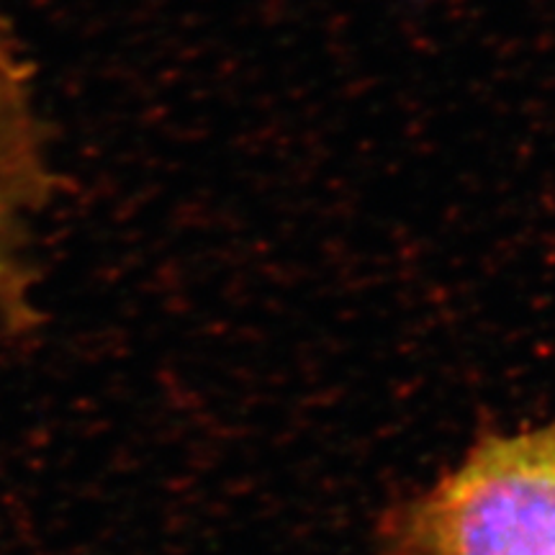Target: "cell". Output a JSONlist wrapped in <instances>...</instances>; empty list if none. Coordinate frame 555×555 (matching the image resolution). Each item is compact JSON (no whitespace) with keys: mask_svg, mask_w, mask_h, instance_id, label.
<instances>
[{"mask_svg":"<svg viewBox=\"0 0 555 555\" xmlns=\"http://www.w3.org/2000/svg\"><path fill=\"white\" fill-rule=\"evenodd\" d=\"M54 191L57 176L34 103L31 65L0 13V330L9 335L41 327L31 237Z\"/></svg>","mask_w":555,"mask_h":555,"instance_id":"obj_2","label":"cell"},{"mask_svg":"<svg viewBox=\"0 0 555 555\" xmlns=\"http://www.w3.org/2000/svg\"><path fill=\"white\" fill-rule=\"evenodd\" d=\"M376 555H555V412L481 429L433 481L386 504Z\"/></svg>","mask_w":555,"mask_h":555,"instance_id":"obj_1","label":"cell"}]
</instances>
